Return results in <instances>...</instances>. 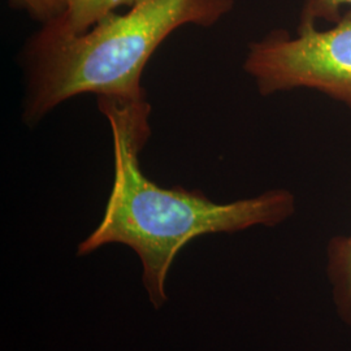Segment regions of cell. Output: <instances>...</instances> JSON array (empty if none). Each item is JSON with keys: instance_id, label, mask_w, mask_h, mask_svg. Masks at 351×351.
<instances>
[{"instance_id": "6da1fadb", "label": "cell", "mask_w": 351, "mask_h": 351, "mask_svg": "<svg viewBox=\"0 0 351 351\" xmlns=\"http://www.w3.org/2000/svg\"><path fill=\"white\" fill-rule=\"evenodd\" d=\"M98 108L112 132L113 186L101 224L78 245L77 255H88L110 243L133 249L143 265L142 281L156 310L167 301L164 284L176 255L191 239L254 226L274 228L295 213V195L287 189L216 203L202 191L156 185L145 176L139 162L151 136L149 101L98 98Z\"/></svg>"}, {"instance_id": "7a4b0ae2", "label": "cell", "mask_w": 351, "mask_h": 351, "mask_svg": "<svg viewBox=\"0 0 351 351\" xmlns=\"http://www.w3.org/2000/svg\"><path fill=\"white\" fill-rule=\"evenodd\" d=\"M234 8V0H141L112 13L80 36L42 25L23 52V119L37 124L58 106L81 94L146 99L142 75L154 52L175 30L211 27Z\"/></svg>"}, {"instance_id": "3957f363", "label": "cell", "mask_w": 351, "mask_h": 351, "mask_svg": "<svg viewBox=\"0 0 351 351\" xmlns=\"http://www.w3.org/2000/svg\"><path fill=\"white\" fill-rule=\"evenodd\" d=\"M243 71L263 97L310 90L351 112V8L326 29L297 26L295 34L275 29L254 40Z\"/></svg>"}, {"instance_id": "277c9868", "label": "cell", "mask_w": 351, "mask_h": 351, "mask_svg": "<svg viewBox=\"0 0 351 351\" xmlns=\"http://www.w3.org/2000/svg\"><path fill=\"white\" fill-rule=\"evenodd\" d=\"M326 274L336 313L351 329V232L328 241Z\"/></svg>"}, {"instance_id": "5b68a950", "label": "cell", "mask_w": 351, "mask_h": 351, "mask_svg": "<svg viewBox=\"0 0 351 351\" xmlns=\"http://www.w3.org/2000/svg\"><path fill=\"white\" fill-rule=\"evenodd\" d=\"M138 1L141 0H69L63 16L45 25L58 33L80 36L119 8H132Z\"/></svg>"}, {"instance_id": "8992f818", "label": "cell", "mask_w": 351, "mask_h": 351, "mask_svg": "<svg viewBox=\"0 0 351 351\" xmlns=\"http://www.w3.org/2000/svg\"><path fill=\"white\" fill-rule=\"evenodd\" d=\"M349 8L351 0H303L298 26L335 24Z\"/></svg>"}, {"instance_id": "52a82bcc", "label": "cell", "mask_w": 351, "mask_h": 351, "mask_svg": "<svg viewBox=\"0 0 351 351\" xmlns=\"http://www.w3.org/2000/svg\"><path fill=\"white\" fill-rule=\"evenodd\" d=\"M10 5L25 11L32 19L42 25L62 17L69 4V0H8Z\"/></svg>"}]
</instances>
